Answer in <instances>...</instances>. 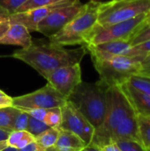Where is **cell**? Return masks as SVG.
<instances>
[{"label":"cell","instance_id":"1","mask_svg":"<svg viewBox=\"0 0 150 151\" xmlns=\"http://www.w3.org/2000/svg\"><path fill=\"white\" fill-rule=\"evenodd\" d=\"M119 140L141 142L136 113L121 85L109 87L103 124L95 131L91 143L97 147Z\"/></svg>","mask_w":150,"mask_h":151},{"label":"cell","instance_id":"2","mask_svg":"<svg viewBox=\"0 0 150 151\" xmlns=\"http://www.w3.org/2000/svg\"><path fill=\"white\" fill-rule=\"evenodd\" d=\"M86 54L87 50L81 46L77 49H66L50 41L36 39L33 40L28 47L16 50L11 57L25 62L46 79L59 67L80 64Z\"/></svg>","mask_w":150,"mask_h":151},{"label":"cell","instance_id":"3","mask_svg":"<svg viewBox=\"0 0 150 151\" xmlns=\"http://www.w3.org/2000/svg\"><path fill=\"white\" fill-rule=\"evenodd\" d=\"M91 56L92 62L97 71L100 81L108 87L122 85L127 80L141 72V60L122 55L111 56L102 53L93 45L81 46Z\"/></svg>","mask_w":150,"mask_h":151},{"label":"cell","instance_id":"4","mask_svg":"<svg viewBox=\"0 0 150 151\" xmlns=\"http://www.w3.org/2000/svg\"><path fill=\"white\" fill-rule=\"evenodd\" d=\"M108 88L100 80L95 83L81 81L67 98L95 129L103 124L105 118Z\"/></svg>","mask_w":150,"mask_h":151},{"label":"cell","instance_id":"5","mask_svg":"<svg viewBox=\"0 0 150 151\" xmlns=\"http://www.w3.org/2000/svg\"><path fill=\"white\" fill-rule=\"evenodd\" d=\"M101 2L91 0L84 4L81 11L57 34L49 38V41L60 46H82L85 38L97 23Z\"/></svg>","mask_w":150,"mask_h":151},{"label":"cell","instance_id":"6","mask_svg":"<svg viewBox=\"0 0 150 151\" xmlns=\"http://www.w3.org/2000/svg\"><path fill=\"white\" fill-rule=\"evenodd\" d=\"M150 11V0H111L101 3L97 24L109 26L129 20Z\"/></svg>","mask_w":150,"mask_h":151},{"label":"cell","instance_id":"7","mask_svg":"<svg viewBox=\"0 0 150 151\" xmlns=\"http://www.w3.org/2000/svg\"><path fill=\"white\" fill-rule=\"evenodd\" d=\"M147 13L139 15L126 21L109 25L101 26L97 23L93 27L85 38L84 45H98L101 43L118 41L131 40L136 34L139 26L142 23Z\"/></svg>","mask_w":150,"mask_h":151},{"label":"cell","instance_id":"8","mask_svg":"<svg viewBox=\"0 0 150 151\" xmlns=\"http://www.w3.org/2000/svg\"><path fill=\"white\" fill-rule=\"evenodd\" d=\"M67 101L64 96L49 83L32 93L12 97V106L21 111L32 109L61 108Z\"/></svg>","mask_w":150,"mask_h":151},{"label":"cell","instance_id":"9","mask_svg":"<svg viewBox=\"0 0 150 151\" xmlns=\"http://www.w3.org/2000/svg\"><path fill=\"white\" fill-rule=\"evenodd\" d=\"M61 113L62 121L60 128L75 134L86 143V145L90 144L95 129L75 106L67 100L61 107Z\"/></svg>","mask_w":150,"mask_h":151},{"label":"cell","instance_id":"10","mask_svg":"<svg viewBox=\"0 0 150 151\" xmlns=\"http://www.w3.org/2000/svg\"><path fill=\"white\" fill-rule=\"evenodd\" d=\"M83 5L80 0H76L72 4L56 9L39 23L37 32L48 38L55 35L81 11Z\"/></svg>","mask_w":150,"mask_h":151},{"label":"cell","instance_id":"11","mask_svg":"<svg viewBox=\"0 0 150 151\" xmlns=\"http://www.w3.org/2000/svg\"><path fill=\"white\" fill-rule=\"evenodd\" d=\"M46 80L57 91L68 98L82 81L80 64L59 67L50 73Z\"/></svg>","mask_w":150,"mask_h":151},{"label":"cell","instance_id":"12","mask_svg":"<svg viewBox=\"0 0 150 151\" xmlns=\"http://www.w3.org/2000/svg\"><path fill=\"white\" fill-rule=\"evenodd\" d=\"M76 0H62L60 2L47 5V6H42L39 8H35L30 11L23 12H16L9 17V20L11 24H21L27 29L31 33V32H35L38 31V25L39 23L44 19L50 12L55 11L57 8L66 6L69 4H72L74 3Z\"/></svg>","mask_w":150,"mask_h":151},{"label":"cell","instance_id":"13","mask_svg":"<svg viewBox=\"0 0 150 151\" xmlns=\"http://www.w3.org/2000/svg\"><path fill=\"white\" fill-rule=\"evenodd\" d=\"M30 32L21 24H11L6 33L0 39V44L17 45L22 48L28 47L32 43Z\"/></svg>","mask_w":150,"mask_h":151},{"label":"cell","instance_id":"14","mask_svg":"<svg viewBox=\"0 0 150 151\" xmlns=\"http://www.w3.org/2000/svg\"><path fill=\"white\" fill-rule=\"evenodd\" d=\"M127 95L136 113L150 119V95L139 92L126 84L121 85Z\"/></svg>","mask_w":150,"mask_h":151},{"label":"cell","instance_id":"15","mask_svg":"<svg viewBox=\"0 0 150 151\" xmlns=\"http://www.w3.org/2000/svg\"><path fill=\"white\" fill-rule=\"evenodd\" d=\"M86 143L75 134L60 128L59 135L55 144L57 151H80Z\"/></svg>","mask_w":150,"mask_h":151},{"label":"cell","instance_id":"16","mask_svg":"<svg viewBox=\"0 0 150 151\" xmlns=\"http://www.w3.org/2000/svg\"><path fill=\"white\" fill-rule=\"evenodd\" d=\"M96 50L102 53L111 56H126L128 57L131 47L133 46L129 40H118L101 43L98 45H93Z\"/></svg>","mask_w":150,"mask_h":151},{"label":"cell","instance_id":"17","mask_svg":"<svg viewBox=\"0 0 150 151\" xmlns=\"http://www.w3.org/2000/svg\"><path fill=\"white\" fill-rule=\"evenodd\" d=\"M34 141V137L26 130L11 131L6 140L9 147L20 150Z\"/></svg>","mask_w":150,"mask_h":151},{"label":"cell","instance_id":"18","mask_svg":"<svg viewBox=\"0 0 150 151\" xmlns=\"http://www.w3.org/2000/svg\"><path fill=\"white\" fill-rule=\"evenodd\" d=\"M60 127H50L34 137L35 142L43 150L54 147L58 138Z\"/></svg>","mask_w":150,"mask_h":151},{"label":"cell","instance_id":"19","mask_svg":"<svg viewBox=\"0 0 150 151\" xmlns=\"http://www.w3.org/2000/svg\"><path fill=\"white\" fill-rule=\"evenodd\" d=\"M126 86L147 95H150V76L135 74L131 76L126 83Z\"/></svg>","mask_w":150,"mask_h":151},{"label":"cell","instance_id":"20","mask_svg":"<svg viewBox=\"0 0 150 151\" xmlns=\"http://www.w3.org/2000/svg\"><path fill=\"white\" fill-rule=\"evenodd\" d=\"M19 109L11 106L0 109V128L8 132H11V121Z\"/></svg>","mask_w":150,"mask_h":151},{"label":"cell","instance_id":"21","mask_svg":"<svg viewBox=\"0 0 150 151\" xmlns=\"http://www.w3.org/2000/svg\"><path fill=\"white\" fill-rule=\"evenodd\" d=\"M138 126L141 143L145 148L150 147V119L138 115Z\"/></svg>","mask_w":150,"mask_h":151},{"label":"cell","instance_id":"22","mask_svg":"<svg viewBox=\"0 0 150 151\" xmlns=\"http://www.w3.org/2000/svg\"><path fill=\"white\" fill-rule=\"evenodd\" d=\"M62 121L61 108H50L47 110L44 122L50 127H60Z\"/></svg>","mask_w":150,"mask_h":151},{"label":"cell","instance_id":"23","mask_svg":"<svg viewBox=\"0 0 150 151\" xmlns=\"http://www.w3.org/2000/svg\"><path fill=\"white\" fill-rule=\"evenodd\" d=\"M49 128H50V127L47 126L44 121L36 119L31 116L28 117V122H27L26 131H27L29 134H31L34 137L39 135L40 134H42V132H44L45 130H47Z\"/></svg>","mask_w":150,"mask_h":151},{"label":"cell","instance_id":"24","mask_svg":"<svg viewBox=\"0 0 150 151\" xmlns=\"http://www.w3.org/2000/svg\"><path fill=\"white\" fill-rule=\"evenodd\" d=\"M28 117L29 115L27 112L19 109L18 112L15 114L11 121V131L26 130L28 122Z\"/></svg>","mask_w":150,"mask_h":151},{"label":"cell","instance_id":"25","mask_svg":"<svg viewBox=\"0 0 150 151\" xmlns=\"http://www.w3.org/2000/svg\"><path fill=\"white\" fill-rule=\"evenodd\" d=\"M150 53V39L145 42H140L138 44L133 45L130 49L128 57L131 58H138L141 60L147 54Z\"/></svg>","mask_w":150,"mask_h":151},{"label":"cell","instance_id":"26","mask_svg":"<svg viewBox=\"0 0 150 151\" xmlns=\"http://www.w3.org/2000/svg\"><path fill=\"white\" fill-rule=\"evenodd\" d=\"M60 1L62 0H27L16 11V12H23L30 11L35 8L47 6V5H50L57 2H60Z\"/></svg>","mask_w":150,"mask_h":151},{"label":"cell","instance_id":"27","mask_svg":"<svg viewBox=\"0 0 150 151\" xmlns=\"http://www.w3.org/2000/svg\"><path fill=\"white\" fill-rule=\"evenodd\" d=\"M122 151H147L145 146L138 141L119 140L114 142Z\"/></svg>","mask_w":150,"mask_h":151},{"label":"cell","instance_id":"28","mask_svg":"<svg viewBox=\"0 0 150 151\" xmlns=\"http://www.w3.org/2000/svg\"><path fill=\"white\" fill-rule=\"evenodd\" d=\"M27 1V0H0V5L11 15Z\"/></svg>","mask_w":150,"mask_h":151},{"label":"cell","instance_id":"29","mask_svg":"<svg viewBox=\"0 0 150 151\" xmlns=\"http://www.w3.org/2000/svg\"><path fill=\"white\" fill-rule=\"evenodd\" d=\"M150 39V27L142 30V31H140L138 32L137 34H135L132 39L130 40V42L132 43V45H135V44H138L140 42H145L147 40H149Z\"/></svg>","mask_w":150,"mask_h":151},{"label":"cell","instance_id":"30","mask_svg":"<svg viewBox=\"0 0 150 151\" xmlns=\"http://www.w3.org/2000/svg\"><path fill=\"white\" fill-rule=\"evenodd\" d=\"M47 110L48 109H32V110H27V111H24L27 112L29 116H31L36 119L44 121V119H45V116L47 113Z\"/></svg>","mask_w":150,"mask_h":151},{"label":"cell","instance_id":"31","mask_svg":"<svg viewBox=\"0 0 150 151\" xmlns=\"http://www.w3.org/2000/svg\"><path fill=\"white\" fill-rule=\"evenodd\" d=\"M141 72L140 74L150 75V53L147 54L141 60Z\"/></svg>","mask_w":150,"mask_h":151},{"label":"cell","instance_id":"32","mask_svg":"<svg viewBox=\"0 0 150 151\" xmlns=\"http://www.w3.org/2000/svg\"><path fill=\"white\" fill-rule=\"evenodd\" d=\"M11 106H12V97L7 96L6 94L0 96V109Z\"/></svg>","mask_w":150,"mask_h":151},{"label":"cell","instance_id":"33","mask_svg":"<svg viewBox=\"0 0 150 151\" xmlns=\"http://www.w3.org/2000/svg\"><path fill=\"white\" fill-rule=\"evenodd\" d=\"M98 148L101 150V151H122L119 149V147L116 144V142H109V143L100 146Z\"/></svg>","mask_w":150,"mask_h":151},{"label":"cell","instance_id":"34","mask_svg":"<svg viewBox=\"0 0 150 151\" xmlns=\"http://www.w3.org/2000/svg\"><path fill=\"white\" fill-rule=\"evenodd\" d=\"M10 25H11V23H10L9 18L8 19H0V39L6 33V31L8 30Z\"/></svg>","mask_w":150,"mask_h":151},{"label":"cell","instance_id":"35","mask_svg":"<svg viewBox=\"0 0 150 151\" xmlns=\"http://www.w3.org/2000/svg\"><path fill=\"white\" fill-rule=\"evenodd\" d=\"M19 151H42L44 150L43 149H42L36 142H35V141H34V142H30L29 144H27L26 147H24V148H22V149H20V150H19Z\"/></svg>","mask_w":150,"mask_h":151},{"label":"cell","instance_id":"36","mask_svg":"<svg viewBox=\"0 0 150 151\" xmlns=\"http://www.w3.org/2000/svg\"><path fill=\"white\" fill-rule=\"evenodd\" d=\"M150 27V11L146 14V17H145V19H144V20L142 21V23L139 26V27H138V30H137V32H136V34L138 33V32H140V31H142V30H144V29H146V28H148V27Z\"/></svg>","mask_w":150,"mask_h":151},{"label":"cell","instance_id":"37","mask_svg":"<svg viewBox=\"0 0 150 151\" xmlns=\"http://www.w3.org/2000/svg\"><path fill=\"white\" fill-rule=\"evenodd\" d=\"M80 151H101V150L97 146H95V144L90 143V144L85 146Z\"/></svg>","mask_w":150,"mask_h":151},{"label":"cell","instance_id":"38","mask_svg":"<svg viewBox=\"0 0 150 151\" xmlns=\"http://www.w3.org/2000/svg\"><path fill=\"white\" fill-rule=\"evenodd\" d=\"M10 17V13L0 5V19H8Z\"/></svg>","mask_w":150,"mask_h":151},{"label":"cell","instance_id":"39","mask_svg":"<svg viewBox=\"0 0 150 151\" xmlns=\"http://www.w3.org/2000/svg\"><path fill=\"white\" fill-rule=\"evenodd\" d=\"M11 132H8V131H5L4 129H1L0 128V142L2 141H6L8 136H9V134Z\"/></svg>","mask_w":150,"mask_h":151},{"label":"cell","instance_id":"40","mask_svg":"<svg viewBox=\"0 0 150 151\" xmlns=\"http://www.w3.org/2000/svg\"><path fill=\"white\" fill-rule=\"evenodd\" d=\"M6 147H8V144H7V142L6 141L0 142V151L3 150L4 149H5Z\"/></svg>","mask_w":150,"mask_h":151},{"label":"cell","instance_id":"41","mask_svg":"<svg viewBox=\"0 0 150 151\" xmlns=\"http://www.w3.org/2000/svg\"><path fill=\"white\" fill-rule=\"evenodd\" d=\"M1 151H19L18 149H15V148H12V147H6L5 149H4L3 150Z\"/></svg>","mask_w":150,"mask_h":151},{"label":"cell","instance_id":"42","mask_svg":"<svg viewBox=\"0 0 150 151\" xmlns=\"http://www.w3.org/2000/svg\"><path fill=\"white\" fill-rule=\"evenodd\" d=\"M42 151H57V150L55 148V147H51V148H49V149H46Z\"/></svg>","mask_w":150,"mask_h":151},{"label":"cell","instance_id":"43","mask_svg":"<svg viewBox=\"0 0 150 151\" xmlns=\"http://www.w3.org/2000/svg\"><path fill=\"white\" fill-rule=\"evenodd\" d=\"M4 95H5V93H4V92H3V91L0 89V96H4Z\"/></svg>","mask_w":150,"mask_h":151},{"label":"cell","instance_id":"44","mask_svg":"<svg viewBox=\"0 0 150 151\" xmlns=\"http://www.w3.org/2000/svg\"><path fill=\"white\" fill-rule=\"evenodd\" d=\"M146 150L150 151V147H147V148H146Z\"/></svg>","mask_w":150,"mask_h":151}]
</instances>
